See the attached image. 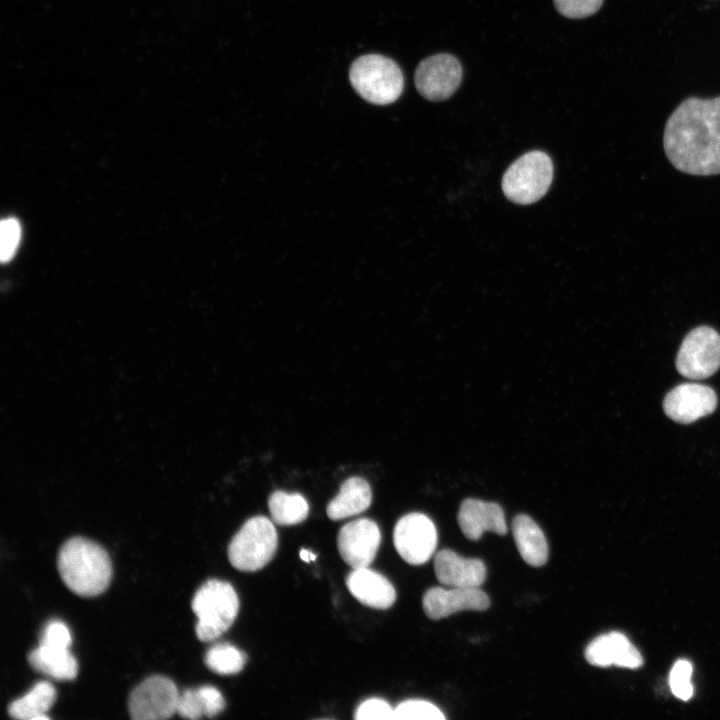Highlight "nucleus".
<instances>
[{"label":"nucleus","instance_id":"obj_31","mask_svg":"<svg viewBox=\"0 0 720 720\" xmlns=\"http://www.w3.org/2000/svg\"><path fill=\"white\" fill-rule=\"evenodd\" d=\"M204 707V715L212 718L217 716L225 708V700L220 691L210 685L198 688Z\"/></svg>","mask_w":720,"mask_h":720},{"label":"nucleus","instance_id":"obj_18","mask_svg":"<svg viewBox=\"0 0 720 720\" xmlns=\"http://www.w3.org/2000/svg\"><path fill=\"white\" fill-rule=\"evenodd\" d=\"M512 533L522 559L533 567H540L548 559V543L544 533L528 515L518 514L512 522Z\"/></svg>","mask_w":720,"mask_h":720},{"label":"nucleus","instance_id":"obj_28","mask_svg":"<svg viewBox=\"0 0 720 720\" xmlns=\"http://www.w3.org/2000/svg\"><path fill=\"white\" fill-rule=\"evenodd\" d=\"M603 0H554L558 12L567 18L580 19L596 13Z\"/></svg>","mask_w":720,"mask_h":720},{"label":"nucleus","instance_id":"obj_5","mask_svg":"<svg viewBox=\"0 0 720 720\" xmlns=\"http://www.w3.org/2000/svg\"><path fill=\"white\" fill-rule=\"evenodd\" d=\"M278 546L277 531L267 517L248 519L228 546L231 565L239 571L254 572L266 566Z\"/></svg>","mask_w":720,"mask_h":720},{"label":"nucleus","instance_id":"obj_27","mask_svg":"<svg viewBox=\"0 0 720 720\" xmlns=\"http://www.w3.org/2000/svg\"><path fill=\"white\" fill-rule=\"evenodd\" d=\"M72 638L67 625L57 619L49 621L43 628L40 635V643L42 645L69 649Z\"/></svg>","mask_w":720,"mask_h":720},{"label":"nucleus","instance_id":"obj_1","mask_svg":"<svg viewBox=\"0 0 720 720\" xmlns=\"http://www.w3.org/2000/svg\"><path fill=\"white\" fill-rule=\"evenodd\" d=\"M663 147L670 163L683 173L720 174V96L682 101L666 122Z\"/></svg>","mask_w":720,"mask_h":720},{"label":"nucleus","instance_id":"obj_2","mask_svg":"<svg viewBox=\"0 0 720 720\" xmlns=\"http://www.w3.org/2000/svg\"><path fill=\"white\" fill-rule=\"evenodd\" d=\"M57 567L68 589L82 597L103 593L112 578V564L107 551L83 537L70 538L61 546Z\"/></svg>","mask_w":720,"mask_h":720},{"label":"nucleus","instance_id":"obj_24","mask_svg":"<svg viewBox=\"0 0 720 720\" xmlns=\"http://www.w3.org/2000/svg\"><path fill=\"white\" fill-rule=\"evenodd\" d=\"M403 719L443 720L445 716L437 706L429 701L410 699L399 703L394 708L393 720Z\"/></svg>","mask_w":720,"mask_h":720},{"label":"nucleus","instance_id":"obj_8","mask_svg":"<svg viewBox=\"0 0 720 720\" xmlns=\"http://www.w3.org/2000/svg\"><path fill=\"white\" fill-rule=\"evenodd\" d=\"M179 692L166 676L153 675L143 680L131 692L128 708L134 720H160L177 713Z\"/></svg>","mask_w":720,"mask_h":720},{"label":"nucleus","instance_id":"obj_29","mask_svg":"<svg viewBox=\"0 0 720 720\" xmlns=\"http://www.w3.org/2000/svg\"><path fill=\"white\" fill-rule=\"evenodd\" d=\"M393 715L394 708L387 701L380 698H370L357 707L354 718L356 720H391Z\"/></svg>","mask_w":720,"mask_h":720},{"label":"nucleus","instance_id":"obj_22","mask_svg":"<svg viewBox=\"0 0 720 720\" xmlns=\"http://www.w3.org/2000/svg\"><path fill=\"white\" fill-rule=\"evenodd\" d=\"M268 508L272 520L282 526L303 522L309 513L307 500L299 493L274 491L268 499Z\"/></svg>","mask_w":720,"mask_h":720},{"label":"nucleus","instance_id":"obj_21","mask_svg":"<svg viewBox=\"0 0 720 720\" xmlns=\"http://www.w3.org/2000/svg\"><path fill=\"white\" fill-rule=\"evenodd\" d=\"M55 700L54 686L48 681H39L25 695L9 705L8 713L14 719H49L45 713L52 707Z\"/></svg>","mask_w":720,"mask_h":720},{"label":"nucleus","instance_id":"obj_4","mask_svg":"<svg viewBox=\"0 0 720 720\" xmlns=\"http://www.w3.org/2000/svg\"><path fill=\"white\" fill-rule=\"evenodd\" d=\"M349 78L351 85L363 99L377 105L395 102L404 86L399 66L390 58L379 54L357 58L351 64Z\"/></svg>","mask_w":720,"mask_h":720},{"label":"nucleus","instance_id":"obj_9","mask_svg":"<svg viewBox=\"0 0 720 720\" xmlns=\"http://www.w3.org/2000/svg\"><path fill=\"white\" fill-rule=\"evenodd\" d=\"M396 551L411 565H422L433 556L437 531L432 520L422 513H410L398 520L393 532Z\"/></svg>","mask_w":720,"mask_h":720},{"label":"nucleus","instance_id":"obj_26","mask_svg":"<svg viewBox=\"0 0 720 720\" xmlns=\"http://www.w3.org/2000/svg\"><path fill=\"white\" fill-rule=\"evenodd\" d=\"M21 238L20 223L15 218H6L0 225V258L2 262L10 261L19 245Z\"/></svg>","mask_w":720,"mask_h":720},{"label":"nucleus","instance_id":"obj_10","mask_svg":"<svg viewBox=\"0 0 720 720\" xmlns=\"http://www.w3.org/2000/svg\"><path fill=\"white\" fill-rule=\"evenodd\" d=\"M462 67L450 54H436L422 60L416 68L414 82L418 92L427 100L443 101L459 87Z\"/></svg>","mask_w":720,"mask_h":720},{"label":"nucleus","instance_id":"obj_14","mask_svg":"<svg viewBox=\"0 0 720 720\" xmlns=\"http://www.w3.org/2000/svg\"><path fill=\"white\" fill-rule=\"evenodd\" d=\"M587 662L597 667L615 665L637 669L643 659L637 648L620 632L602 634L593 639L585 649Z\"/></svg>","mask_w":720,"mask_h":720},{"label":"nucleus","instance_id":"obj_20","mask_svg":"<svg viewBox=\"0 0 720 720\" xmlns=\"http://www.w3.org/2000/svg\"><path fill=\"white\" fill-rule=\"evenodd\" d=\"M27 659L35 671L56 680H73L78 673L77 660L69 649L39 644L28 654Z\"/></svg>","mask_w":720,"mask_h":720},{"label":"nucleus","instance_id":"obj_25","mask_svg":"<svg viewBox=\"0 0 720 720\" xmlns=\"http://www.w3.org/2000/svg\"><path fill=\"white\" fill-rule=\"evenodd\" d=\"M691 674V663L685 659H681L673 665L669 675V684L672 693L683 701L689 700L694 692L690 682Z\"/></svg>","mask_w":720,"mask_h":720},{"label":"nucleus","instance_id":"obj_16","mask_svg":"<svg viewBox=\"0 0 720 720\" xmlns=\"http://www.w3.org/2000/svg\"><path fill=\"white\" fill-rule=\"evenodd\" d=\"M457 519L462 533L469 540L480 539L486 531L498 535L507 533L503 509L495 502L467 498L460 505Z\"/></svg>","mask_w":720,"mask_h":720},{"label":"nucleus","instance_id":"obj_32","mask_svg":"<svg viewBox=\"0 0 720 720\" xmlns=\"http://www.w3.org/2000/svg\"><path fill=\"white\" fill-rule=\"evenodd\" d=\"M299 555H300V558L304 562H307V563L311 562V561H315V559H316V555L307 549H301Z\"/></svg>","mask_w":720,"mask_h":720},{"label":"nucleus","instance_id":"obj_12","mask_svg":"<svg viewBox=\"0 0 720 720\" xmlns=\"http://www.w3.org/2000/svg\"><path fill=\"white\" fill-rule=\"evenodd\" d=\"M717 395L709 386L683 383L667 393L663 410L672 420L689 424L715 411Z\"/></svg>","mask_w":720,"mask_h":720},{"label":"nucleus","instance_id":"obj_23","mask_svg":"<svg viewBox=\"0 0 720 720\" xmlns=\"http://www.w3.org/2000/svg\"><path fill=\"white\" fill-rule=\"evenodd\" d=\"M204 661L206 666L215 673L233 675L243 669L246 655L229 643H218L207 650Z\"/></svg>","mask_w":720,"mask_h":720},{"label":"nucleus","instance_id":"obj_17","mask_svg":"<svg viewBox=\"0 0 720 720\" xmlns=\"http://www.w3.org/2000/svg\"><path fill=\"white\" fill-rule=\"evenodd\" d=\"M346 586L353 597L371 608L388 609L396 600L392 583L368 567L353 569L346 577Z\"/></svg>","mask_w":720,"mask_h":720},{"label":"nucleus","instance_id":"obj_15","mask_svg":"<svg viewBox=\"0 0 720 720\" xmlns=\"http://www.w3.org/2000/svg\"><path fill=\"white\" fill-rule=\"evenodd\" d=\"M434 571L439 583L447 587H480L487 575L482 560L463 557L450 549L436 553Z\"/></svg>","mask_w":720,"mask_h":720},{"label":"nucleus","instance_id":"obj_7","mask_svg":"<svg viewBox=\"0 0 720 720\" xmlns=\"http://www.w3.org/2000/svg\"><path fill=\"white\" fill-rule=\"evenodd\" d=\"M719 367V333L709 326L691 330L682 341L676 357L678 372L686 378L700 380L713 375Z\"/></svg>","mask_w":720,"mask_h":720},{"label":"nucleus","instance_id":"obj_6","mask_svg":"<svg viewBox=\"0 0 720 720\" xmlns=\"http://www.w3.org/2000/svg\"><path fill=\"white\" fill-rule=\"evenodd\" d=\"M553 179L550 157L531 151L518 158L504 173L502 190L512 202L526 205L538 201L548 191Z\"/></svg>","mask_w":720,"mask_h":720},{"label":"nucleus","instance_id":"obj_3","mask_svg":"<svg viewBox=\"0 0 720 720\" xmlns=\"http://www.w3.org/2000/svg\"><path fill=\"white\" fill-rule=\"evenodd\" d=\"M191 607L197 617L196 635L200 641L208 642L232 626L238 615L239 599L230 583L209 579L194 594Z\"/></svg>","mask_w":720,"mask_h":720},{"label":"nucleus","instance_id":"obj_11","mask_svg":"<svg viewBox=\"0 0 720 720\" xmlns=\"http://www.w3.org/2000/svg\"><path fill=\"white\" fill-rule=\"evenodd\" d=\"M381 533L371 519L361 518L345 524L337 536V547L352 569L368 567L376 557Z\"/></svg>","mask_w":720,"mask_h":720},{"label":"nucleus","instance_id":"obj_19","mask_svg":"<svg viewBox=\"0 0 720 720\" xmlns=\"http://www.w3.org/2000/svg\"><path fill=\"white\" fill-rule=\"evenodd\" d=\"M369 484L360 477H350L340 486L338 494L328 503L326 512L331 520L345 519L365 511L371 504Z\"/></svg>","mask_w":720,"mask_h":720},{"label":"nucleus","instance_id":"obj_13","mask_svg":"<svg viewBox=\"0 0 720 720\" xmlns=\"http://www.w3.org/2000/svg\"><path fill=\"white\" fill-rule=\"evenodd\" d=\"M489 605V597L480 587H432L422 598L423 610L432 620L466 610L483 611Z\"/></svg>","mask_w":720,"mask_h":720},{"label":"nucleus","instance_id":"obj_30","mask_svg":"<svg viewBox=\"0 0 720 720\" xmlns=\"http://www.w3.org/2000/svg\"><path fill=\"white\" fill-rule=\"evenodd\" d=\"M177 713L184 718L199 719L204 715V707L197 689H186L179 695Z\"/></svg>","mask_w":720,"mask_h":720}]
</instances>
